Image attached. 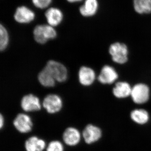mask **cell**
Listing matches in <instances>:
<instances>
[{
	"label": "cell",
	"instance_id": "cell-1",
	"mask_svg": "<svg viewBox=\"0 0 151 151\" xmlns=\"http://www.w3.org/2000/svg\"><path fill=\"white\" fill-rule=\"evenodd\" d=\"M108 52L112 61L119 65H124L129 60V50L128 46L123 42H113L108 48Z\"/></svg>",
	"mask_w": 151,
	"mask_h": 151
},
{
	"label": "cell",
	"instance_id": "cell-2",
	"mask_svg": "<svg viewBox=\"0 0 151 151\" xmlns=\"http://www.w3.org/2000/svg\"><path fill=\"white\" fill-rule=\"evenodd\" d=\"M131 99L136 105H142L147 103L150 97V86L145 83H137L132 86Z\"/></svg>",
	"mask_w": 151,
	"mask_h": 151
},
{
	"label": "cell",
	"instance_id": "cell-3",
	"mask_svg": "<svg viewBox=\"0 0 151 151\" xmlns=\"http://www.w3.org/2000/svg\"><path fill=\"white\" fill-rule=\"evenodd\" d=\"M34 37L37 43L44 44L50 40L56 37L57 32L53 27L50 25H38L35 28Z\"/></svg>",
	"mask_w": 151,
	"mask_h": 151
},
{
	"label": "cell",
	"instance_id": "cell-4",
	"mask_svg": "<svg viewBox=\"0 0 151 151\" xmlns=\"http://www.w3.org/2000/svg\"><path fill=\"white\" fill-rule=\"evenodd\" d=\"M81 135L86 144L92 145L101 139L103 132L100 127L94 124H89L84 127Z\"/></svg>",
	"mask_w": 151,
	"mask_h": 151
},
{
	"label": "cell",
	"instance_id": "cell-5",
	"mask_svg": "<svg viewBox=\"0 0 151 151\" xmlns=\"http://www.w3.org/2000/svg\"><path fill=\"white\" fill-rule=\"evenodd\" d=\"M45 67L51 73L55 81L61 83L66 81L68 77L67 69L62 63L50 60L47 62Z\"/></svg>",
	"mask_w": 151,
	"mask_h": 151
},
{
	"label": "cell",
	"instance_id": "cell-6",
	"mask_svg": "<svg viewBox=\"0 0 151 151\" xmlns=\"http://www.w3.org/2000/svg\"><path fill=\"white\" fill-rule=\"evenodd\" d=\"M119 78V73L113 66L105 65L101 68L97 79L101 84L111 85L117 82Z\"/></svg>",
	"mask_w": 151,
	"mask_h": 151
},
{
	"label": "cell",
	"instance_id": "cell-7",
	"mask_svg": "<svg viewBox=\"0 0 151 151\" xmlns=\"http://www.w3.org/2000/svg\"><path fill=\"white\" fill-rule=\"evenodd\" d=\"M42 105L47 113L54 114L62 109L63 101L61 97L55 94H50L45 97Z\"/></svg>",
	"mask_w": 151,
	"mask_h": 151
},
{
	"label": "cell",
	"instance_id": "cell-8",
	"mask_svg": "<svg viewBox=\"0 0 151 151\" xmlns=\"http://www.w3.org/2000/svg\"><path fill=\"white\" fill-rule=\"evenodd\" d=\"M13 125L15 129L22 134L30 132L33 127L31 118L24 113H19L17 115L14 119Z\"/></svg>",
	"mask_w": 151,
	"mask_h": 151
},
{
	"label": "cell",
	"instance_id": "cell-9",
	"mask_svg": "<svg viewBox=\"0 0 151 151\" xmlns=\"http://www.w3.org/2000/svg\"><path fill=\"white\" fill-rule=\"evenodd\" d=\"M132 87V86L127 81H117L112 89V94L117 99H126L131 96Z\"/></svg>",
	"mask_w": 151,
	"mask_h": 151
},
{
	"label": "cell",
	"instance_id": "cell-10",
	"mask_svg": "<svg viewBox=\"0 0 151 151\" xmlns=\"http://www.w3.org/2000/svg\"><path fill=\"white\" fill-rule=\"evenodd\" d=\"M21 106L27 112L40 111L41 106L38 97L32 94L25 95L21 101Z\"/></svg>",
	"mask_w": 151,
	"mask_h": 151
},
{
	"label": "cell",
	"instance_id": "cell-11",
	"mask_svg": "<svg viewBox=\"0 0 151 151\" xmlns=\"http://www.w3.org/2000/svg\"><path fill=\"white\" fill-rule=\"evenodd\" d=\"M78 80L82 86H89L93 84L96 79V73L91 68L83 66L80 68L78 73Z\"/></svg>",
	"mask_w": 151,
	"mask_h": 151
},
{
	"label": "cell",
	"instance_id": "cell-12",
	"mask_svg": "<svg viewBox=\"0 0 151 151\" xmlns=\"http://www.w3.org/2000/svg\"><path fill=\"white\" fill-rule=\"evenodd\" d=\"M81 136V133L77 129L70 127L65 129L63 134L62 138L65 144L72 147L79 144Z\"/></svg>",
	"mask_w": 151,
	"mask_h": 151
},
{
	"label": "cell",
	"instance_id": "cell-13",
	"mask_svg": "<svg viewBox=\"0 0 151 151\" xmlns=\"http://www.w3.org/2000/svg\"><path fill=\"white\" fill-rule=\"evenodd\" d=\"M130 118L134 124L144 126L148 124L150 116L148 111L144 108H135L130 113Z\"/></svg>",
	"mask_w": 151,
	"mask_h": 151
},
{
	"label": "cell",
	"instance_id": "cell-14",
	"mask_svg": "<svg viewBox=\"0 0 151 151\" xmlns=\"http://www.w3.org/2000/svg\"><path fill=\"white\" fill-rule=\"evenodd\" d=\"M14 18L16 21L19 23H29L34 19L35 14L28 8L22 6L17 9Z\"/></svg>",
	"mask_w": 151,
	"mask_h": 151
},
{
	"label": "cell",
	"instance_id": "cell-15",
	"mask_svg": "<svg viewBox=\"0 0 151 151\" xmlns=\"http://www.w3.org/2000/svg\"><path fill=\"white\" fill-rule=\"evenodd\" d=\"M45 16L49 25L56 27L60 24L63 19L62 12L56 8H50L45 13Z\"/></svg>",
	"mask_w": 151,
	"mask_h": 151
},
{
	"label": "cell",
	"instance_id": "cell-16",
	"mask_svg": "<svg viewBox=\"0 0 151 151\" xmlns=\"http://www.w3.org/2000/svg\"><path fill=\"white\" fill-rule=\"evenodd\" d=\"M24 147L26 151H43L46 147V143L42 139L32 136L25 141Z\"/></svg>",
	"mask_w": 151,
	"mask_h": 151
},
{
	"label": "cell",
	"instance_id": "cell-17",
	"mask_svg": "<svg viewBox=\"0 0 151 151\" xmlns=\"http://www.w3.org/2000/svg\"><path fill=\"white\" fill-rule=\"evenodd\" d=\"M98 8L97 0H85L84 4L79 8V12L83 16L91 17L97 13Z\"/></svg>",
	"mask_w": 151,
	"mask_h": 151
},
{
	"label": "cell",
	"instance_id": "cell-18",
	"mask_svg": "<svg viewBox=\"0 0 151 151\" xmlns=\"http://www.w3.org/2000/svg\"><path fill=\"white\" fill-rule=\"evenodd\" d=\"M38 79L42 86L46 87H53L55 84V80L51 73L45 67L38 75Z\"/></svg>",
	"mask_w": 151,
	"mask_h": 151
},
{
	"label": "cell",
	"instance_id": "cell-19",
	"mask_svg": "<svg viewBox=\"0 0 151 151\" xmlns=\"http://www.w3.org/2000/svg\"><path fill=\"white\" fill-rule=\"evenodd\" d=\"M134 6L138 13H151V0H134Z\"/></svg>",
	"mask_w": 151,
	"mask_h": 151
},
{
	"label": "cell",
	"instance_id": "cell-20",
	"mask_svg": "<svg viewBox=\"0 0 151 151\" xmlns=\"http://www.w3.org/2000/svg\"><path fill=\"white\" fill-rule=\"evenodd\" d=\"M9 43V36L6 28L1 24L0 27V50H4L7 47Z\"/></svg>",
	"mask_w": 151,
	"mask_h": 151
},
{
	"label": "cell",
	"instance_id": "cell-21",
	"mask_svg": "<svg viewBox=\"0 0 151 151\" xmlns=\"http://www.w3.org/2000/svg\"><path fill=\"white\" fill-rule=\"evenodd\" d=\"M46 151H64V147L60 141H52L49 143Z\"/></svg>",
	"mask_w": 151,
	"mask_h": 151
},
{
	"label": "cell",
	"instance_id": "cell-22",
	"mask_svg": "<svg viewBox=\"0 0 151 151\" xmlns=\"http://www.w3.org/2000/svg\"><path fill=\"white\" fill-rule=\"evenodd\" d=\"M52 0H32L33 4L38 8L43 9L47 7Z\"/></svg>",
	"mask_w": 151,
	"mask_h": 151
},
{
	"label": "cell",
	"instance_id": "cell-23",
	"mask_svg": "<svg viewBox=\"0 0 151 151\" xmlns=\"http://www.w3.org/2000/svg\"><path fill=\"white\" fill-rule=\"evenodd\" d=\"M4 116H3L2 114H1V116H0V127H1V129H2L4 127Z\"/></svg>",
	"mask_w": 151,
	"mask_h": 151
},
{
	"label": "cell",
	"instance_id": "cell-24",
	"mask_svg": "<svg viewBox=\"0 0 151 151\" xmlns=\"http://www.w3.org/2000/svg\"><path fill=\"white\" fill-rule=\"evenodd\" d=\"M67 1L70 3H74L76 2L81 1L82 0H67Z\"/></svg>",
	"mask_w": 151,
	"mask_h": 151
}]
</instances>
